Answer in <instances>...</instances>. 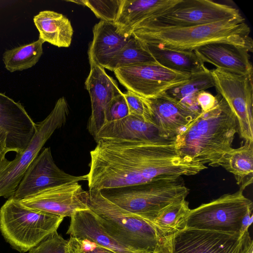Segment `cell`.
Wrapping results in <instances>:
<instances>
[{
    "label": "cell",
    "mask_w": 253,
    "mask_h": 253,
    "mask_svg": "<svg viewBox=\"0 0 253 253\" xmlns=\"http://www.w3.org/2000/svg\"><path fill=\"white\" fill-rule=\"evenodd\" d=\"M90 152L89 190L122 187L160 177L197 174L207 167L181 157L173 140L100 139Z\"/></svg>",
    "instance_id": "obj_1"
},
{
    "label": "cell",
    "mask_w": 253,
    "mask_h": 253,
    "mask_svg": "<svg viewBox=\"0 0 253 253\" xmlns=\"http://www.w3.org/2000/svg\"><path fill=\"white\" fill-rule=\"evenodd\" d=\"M237 133L236 117L219 95L215 106L207 112H201L180 131L173 142L183 159L216 167L220 166L224 156L233 148Z\"/></svg>",
    "instance_id": "obj_2"
},
{
    "label": "cell",
    "mask_w": 253,
    "mask_h": 253,
    "mask_svg": "<svg viewBox=\"0 0 253 253\" xmlns=\"http://www.w3.org/2000/svg\"><path fill=\"white\" fill-rule=\"evenodd\" d=\"M250 32V28L242 16L187 27H137L131 33L144 43L174 50L194 51L207 44L225 42L252 52L253 42Z\"/></svg>",
    "instance_id": "obj_3"
},
{
    "label": "cell",
    "mask_w": 253,
    "mask_h": 253,
    "mask_svg": "<svg viewBox=\"0 0 253 253\" xmlns=\"http://www.w3.org/2000/svg\"><path fill=\"white\" fill-rule=\"evenodd\" d=\"M86 205L105 229L134 253H171V240L149 221L111 202L99 190L87 191Z\"/></svg>",
    "instance_id": "obj_4"
},
{
    "label": "cell",
    "mask_w": 253,
    "mask_h": 253,
    "mask_svg": "<svg viewBox=\"0 0 253 253\" xmlns=\"http://www.w3.org/2000/svg\"><path fill=\"white\" fill-rule=\"evenodd\" d=\"M99 191L111 202L150 222L169 206L186 199L189 193L182 176L157 178Z\"/></svg>",
    "instance_id": "obj_5"
},
{
    "label": "cell",
    "mask_w": 253,
    "mask_h": 253,
    "mask_svg": "<svg viewBox=\"0 0 253 253\" xmlns=\"http://www.w3.org/2000/svg\"><path fill=\"white\" fill-rule=\"evenodd\" d=\"M63 218L26 207L11 197L0 209V231L13 249L24 253L57 230Z\"/></svg>",
    "instance_id": "obj_6"
},
{
    "label": "cell",
    "mask_w": 253,
    "mask_h": 253,
    "mask_svg": "<svg viewBox=\"0 0 253 253\" xmlns=\"http://www.w3.org/2000/svg\"><path fill=\"white\" fill-rule=\"evenodd\" d=\"M69 113L66 99L60 98L50 113L36 123V132L26 148L12 161L5 158L0 163V197H12L29 166L53 132L66 123Z\"/></svg>",
    "instance_id": "obj_7"
},
{
    "label": "cell",
    "mask_w": 253,
    "mask_h": 253,
    "mask_svg": "<svg viewBox=\"0 0 253 253\" xmlns=\"http://www.w3.org/2000/svg\"><path fill=\"white\" fill-rule=\"evenodd\" d=\"M251 209L253 202L239 189L191 209L187 227L240 234L242 218Z\"/></svg>",
    "instance_id": "obj_8"
},
{
    "label": "cell",
    "mask_w": 253,
    "mask_h": 253,
    "mask_svg": "<svg viewBox=\"0 0 253 253\" xmlns=\"http://www.w3.org/2000/svg\"><path fill=\"white\" fill-rule=\"evenodd\" d=\"M242 16L237 8L212 0H180L164 13L143 21L134 28L192 27Z\"/></svg>",
    "instance_id": "obj_9"
},
{
    "label": "cell",
    "mask_w": 253,
    "mask_h": 253,
    "mask_svg": "<svg viewBox=\"0 0 253 253\" xmlns=\"http://www.w3.org/2000/svg\"><path fill=\"white\" fill-rule=\"evenodd\" d=\"M211 71L217 91L236 117L240 136L253 142V73L240 75L218 68Z\"/></svg>",
    "instance_id": "obj_10"
},
{
    "label": "cell",
    "mask_w": 253,
    "mask_h": 253,
    "mask_svg": "<svg viewBox=\"0 0 253 253\" xmlns=\"http://www.w3.org/2000/svg\"><path fill=\"white\" fill-rule=\"evenodd\" d=\"M171 253H253V241L243 236L216 231L186 227L171 239Z\"/></svg>",
    "instance_id": "obj_11"
},
{
    "label": "cell",
    "mask_w": 253,
    "mask_h": 253,
    "mask_svg": "<svg viewBox=\"0 0 253 253\" xmlns=\"http://www.w3.org/2000/svg\"><path fill=\"white\" fill-rule=\"evenodd\" d=\"M113 72L127 90L144 98L155 96L183 84L191 75L171 70L158 63L124 67Z\"/></svg>",
    "instance_id": "obj_12"
},
{
    "label": "cell",
    "mask_w": 253,
    "mask_h": 253,
    "mask_svg": "<svg viewBox=\"0 0 253 253\" xmlns=\"http://www.w3.org/2000/svg\"><path fill=\"white\" fill-rule=\"evenodd\" d=\"M87 179V174L75 176L60 169L53 161L50 148H44L29 166L12 197L21 200L46 189Z\"/></svg>",
    "instance_id": "obj_13"
},
{
    "label": "cell",
    "mask_w": 253,
    "mask_h": 253,
    "mask_svg": "<svg viewBox=\"0 0 253 253\" xmlns=\"http://www.w3.org/2000/svg\"><path fill=\"white\" fill-rule=\"evenodd\" d=\"M144 99L159 136L165 140H173L201 112L177 101L165 92Z\"/></svg>",
    "instance_id": "obj_14"
},
{
    "label": "cell",
    "mask_w": 253,
    "mask_h": 253,
    "mask_svg": "<svg viewBox=\"0 0 253 253\" xmlns=\"http://www.w3.org/2000/svg\"><path fill=\"white\" fill-rule=\"evenodd\" d=\"M86 196L87 191L79 182H74L46 189L20 201L28 208L64 218L88 209Z\"/></svg>",
    "instance_id": "obj_15"
},
{
    "label": "cell",
    "mask_w": 253,
    "mask_h": 253,
    "mask_svg": "<svg viewBox=\"0 0 253 253\" xmlns=\"http://www.w3.org/2000/svg\"><path fill=\"white\" fill-rule=\"evenodd\" d=\"M0 127L7 132L6 146L9 152L22 153L36 131V124L24 107L0 92Z\"/></svg>",
    "instance_id": "obj_16"
},
{
    "label": "cell",
    "mask_w": 253,
    "mask_h": 253,
    "mask_svg": "<svg viewBox=\"0 0 253 253\" xmlns=\"http://www.w3.org/2000/svg\"><path fill=\"white\" fill-rule=\"evenodd\" d=\"M90 66V72L85 82L91 106L87 129L94 138L106 123L105 112L108 105L115 96L122 92L116 81L107 74L104 68L93 64Z\"/></svg>",
    "instance_id": "obj_17"
},
{
    "label": "cell",
    "mask_w": 253,
    "mask_h": 253,
    "mask_svg": "<svg viewBox=\"0 0 253 253\" xmlns=\"http://www.w3.org/2000/svg\"><path fill=\"white\" fill-rule=\"evenodd\" d=\"M92 31L93 39L87 52L89 64L103 68L132 36L131 32L116 23L101 20L94 26Z\"/></svg>",
    "instance_id": "obj_18"
},
{
    "label": "cell",
    "mask_w": 253,
    "mask_h": 253,
    "mask_svg": "<svg viewBox=\"0 0 253 253\" xmlns=\"http://www.w3.org/2000/svg\"><path fill=\"white\" fill-rule=\"evenodd\" d=\"M197 56L204 63L236 74L253 73V66L247 49L225 42H213L196 48Z\"/></svg>",
    "instance_id": "obj_19"
},
{
    "label": "cell",
    "mask_w": 253,
    "mask_h": 253,
    "mask_svg": "<svg viewBox=\"0 0 253 253\" xmlns=\"http://www.w3.org/2000/svg\"><path fill=\"white\" fill-rule=\"evenodd\" d=\"M70 217L67 234L71 237L88 240L116 253H134L109 234L90 209L76 211Z\"/></svg>",
    "instance_id": "obj_20"
},
{
    "label": "cell",
    "mask_w": 253,
    "mask_h": 253,
    "mask_svg": "<svg viewBox=\"0 0 253 253\" xmlns=\"http://www.w3.org/2000/svg\"><path fill=\"white\" fill-rule=\"evenodd\" d=\"M94 138L96 142L100 139L150 141L162 139L153 124L133 115L107 122Z\"/></svg>",
    "instance_id": "obj_21"
},
{
    "label": "cell",
    "mask_w": 253,
    "mask_h": 253,
    "mask_svg": "<svg viewBox=\"0 0 253 253\" xmlns=\"http://www.w3.org/2000/svg\"><path fill=\"white\" fill-rule=\"evenodd\" d=\"M180 0H123L116 21L123 28L132 32L137 25L167 10Z\"/></svg>",
    "instance_id": "obj_22"
},
{
    "label": "cell",
    "mask_w": 253,
    "mask_h": 253,
    "mask_svg": "<svg viewBox=\"0 0 253 253\" xmlns=\"http://www.w3.org/2000/svg\"><path fill=\"white\" fill-rule=\"evenodd\" d=\"M39 38L58 47L70 46L74 33L70 21L64 15L51 10L40 11L34 17Z\"/></svg>",
    "instance_id": "obj_23"
},
{
    "label": "cell",
    "mask_w": 253,
    "mask_h": 253,
    "mask_svg": "<svg viewBox=\"0 0 253 253\" xmlns=\"http://www.w3.org/2000/svg\"><path fill=\"white\" fill-rule=\"evenodd\" d=\"M142 43L156 61L166 68L188 75L199 73L208 70L194 51L174 50Z\"/></svg>",
    "instance_id": "obj_24"
},
{
    "label": "cell",
    "mask_w": 253,
    "mask_h": 253,
    "mask_svg": "<svg viewBox=\"0 0 253 253\" xmlns=\"http://www.w3.org/2000/svg\"><path fill=\"white\" fill-rule=\"evenodd\" d=\"M220 166L231 173L244 190L253 179V142L245 141L244 145L232 148L222 158Z\"/></svg>",
    "instance_id": "obj_25"
},
{
    "label": "cell",
    "mask_w": 253,
    "mask_h": 253,
    "mask_svg": "<svg viewBox=\"0 0 253 253\" xmlns=\"http://www.w3.org/2000/svg\"><path fill=\"white\" fill-rule=\"evenodd\" d=\"M190 210L189 203L185 199L166 208L150 222L162 235L170 239L174 234L187 227Z\"/></svg>",
    "instance_id": "obj_26"
},
{
    "label": "cell",
    "mask_w": 253,
    "mask_h": 253,
    "mask_svg": "<svg viewBox=\"0 0 253 253\" xmlns=\"http://www.w3.org/2000/svg\"><path fill=\"white\" fill-rule=\"evenodd\" d=\"M211 70L192 74L186 82L165 91L169 96L196 110L201 111L196 102L197 94L201 91L214 87Z\"/></svg>",
    "instance_id": "obj_27"
},
{
    "label": "cell",
    "mask_w": 253,
    "mask_h": 253,
    "mask_svg": "<svg viewBox=\"0 0 253 253\" xmlns=\"http://www.w3.org/2000/svg\"><path fill=\"white\" fill-rule=\"evenodd\" d=\"M44 42L39 38L34 42L5 51L2 58L5 68L9 72H13L34 66L42 54Z\"/></svg>",
    "instance_id": "obj_28"
},
{
    "label": "cell",
    "mask_w": 253,
    "mask_h": 253,
    "mask_svg": "<svg viewBox=\"0 0 253 253\" xmlns=\"http://www.w3.org/2000/svg\"><path fill=\"white\" fill-rule=\"evenodd\" d=\"M147 63H157L144 45L132 35L125 46L104 67L110 71Z\"/></svg>",
    "instance_id": "obj_29"
},
{
    "label": "cell",
    "mask_w": 253,
    "mask_h": 253,
    "mask_svg": "<svg viewBox=\"0 0 253 253\" xmlns=\"http://www.w3.org/2000/svg\"><path fill=\"white\" fill-rule=\"evenodd\" d=\"M82 2L83 5L90 9L101 21L116 22L123 0H82Z\"/></svg>",
    "instance_id": "obj_30"
},
{
    "label": "cell",
    "mask_w": 253,
    "mask_h": 253,
    "mask_svg": "<svg viewBox=\"0 0 253 253\" xmlns=\"http://www.w3.org/2000/svg\"><path fill=\"white\" fill-rule=\"evenodd\" d=\"M28 253H70L68 240L53 231Z\"/></svg>",
    "instance_id": "obj_31"
},
{
    "label": "cell",
    "mask_w": 253,
    "mask_h": 253,
    "mask_svg": "<svg viewBox=\"0 0 253 253\" xmlns=\"http://www.w3.org/2000/svg\"><path fill=\"white\" fill-rule=\"evenodd\" d=\"M123 95L128 108L129 115L139 117L153 124L149 108L143 97L128 90L123 93Z\"/></svg>",
    "instance_id": "obj_32"
},
{
    "label": "cell",
    "mask_w": 253,
    "mask_h": 253,
    "mask_svg": "<svg viewBox=\"0 0 253 253\" xmlns=\"http://www.w3.org/2000/svg\"><path fill=\"white\" fill-rule=\"evenodd\" d=\"M128 115V108L122 92L115 96L108 105L105 112L106 123L121 119Z\"/></svg>",
    "instance_id": "obj_33"
},
{
    "label": "cell",
    "mask_w": 253,
    "mask_h": 253,
    "mask_svg": "<svg viewBox=\"0 0 253 253\" xmlns=\"http://www.w3.org/2000/svg\"><path fill=\"white\" fill-rule=\"evenodd\" d=\"M68 242L70 253H116L85 239H78L70 237Z\"/></svg>",
    "instance_id": "obj_34"
},
{
    "label": "cell",
    "mask_w": 253,
    "mask_h": 253,
    "mask_svg": "<svg viewBox=\"0 0 253 253\" xmlns=\"http://www.w3.org/2000/svg\"><path fill=\"white\" fill-rule=\"evenodd\" d=\"M219 95L214 96L205 90L200 91L196 96V102L201 112H206L213 108L218 102Z\"/></svg>",
    "instance_id": "obj_35"
},
{
    "label": "cell",
    "mask_w": 253,
    "mask_h": 253,
    "mask_svg": "<svg viewBox=\"0 0 253 253\" xmlns=\"http://www.w3.org/2000/svg\"><path fill=\"white\" fill-rule=\"evenodd\" d=\"M253 209L249 210L242 218L240 229L241 236H243L245 233L249 232V228L253 222Z\"/></svg>",
    "instance_id": "obj_36"
},
{
    "label": "cell",
    "mask_w": 253,
    "mask_h": 253,
    "mask_svg": "<svg viewBox=\"0 0 253 253\" xmlns=\"http://www.w3.org/2000/svg\"><path fill=\"white\" fill-rule=\"evenodd\" d=\"M7 138V132L4 129L0 127V163L9 152L6 146Z\"/></svg>",
    "instance_id": "obj_37"
}]
</instances>
